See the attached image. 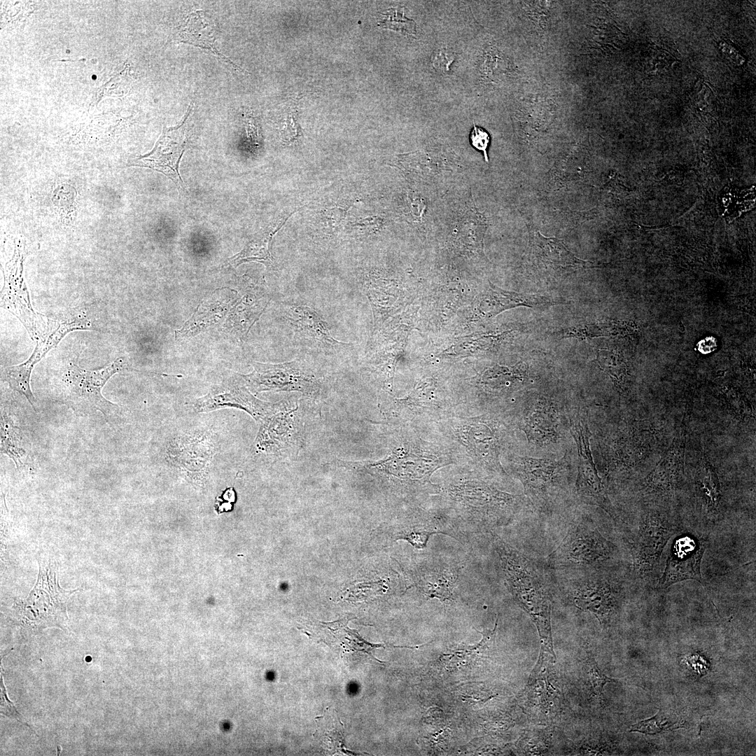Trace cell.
Masks as SVG:
<instances>
[{"label":"cell","mask_w":756,"mask_h":756,"mask_svg":"<svg viewBox=\"0 0 756 756\" xmlns=\"http://www.w3.org/2000/svg\"><path fill=\"white\" fill-rule=\"evenodd\" d=\"M505 585L531 616L540 636L551 645L550 594L543 575L529 559L501 540H494Z\"/></svg>","instance_id":"cell-1"},{"label":"cell","mask_w":756,"mask_h":756,"mask_svg":"<svg viewBox=\"0 0 756 756\" xmlns=\"http://www.w3.org/2000/svg\"><path fill=\"white\" fill-rule=\"evenodd\" d=\"M38 565L34 587L26 598L13 605L15 619L19 625L36 633L48 627L64 630L69 621L68 601L79 589L61 587L52 563L41 560Z\"/></svg>","instance_id":"cell-2"},{"label":"cell","mask_w":756,"mask_h":756,"mask_svg":"<svg viewBox=\"0 0 756 756\" xmlns=\"http://www.w3.org/2000/svg\"><path fill=\"white\" fill-rule=\"evenodd\" d=\"M126 360L118 358L97 370H85L71 363L63 377L64 402L77 414L99 411L107 419L118 405L106 400L102 389L115 374L126 369Z\"/></svg>","instance_id":"cell-3"},{"label":"cell","mask_w":756,"mask_h":756,"mask_svg":"<svg viewBox=\"0 0 756 756\" xmlns=\"http://www.w3.org/2000/svg\"><path fill=\"white\" fill-rule=\"evenodd\" d=\"M451 493L461 505L462 517L477 529L505 524L516 503L515 496L481 482L456 486Z\"/></svg>","instance_id":"cell-4"},{"label":"cell","mask_w":756,"mask_h":756,"mask_svg":"<svg viewBox=\"0 0 756 756\" xmlns=\"http://www.w3.org/2000/svg\"><path fill=\"white\" fill-rule=\"evenodd\" d=\"M253 370L240 374L249 390L262 391H296L313 397L320 391L322 382L318 375L302 360L281 363H253Z\"/></svg>","instance_id":"cell-5"},{"label":"cell","mask_w":756,"mask_h":756,"mask_svg":"<svg viewBox=\"0 0 756 756\" xmlns=\"http://www.w3.org/2000/svg\"><path fill=\"white\" fill-rule=\"evenodd\" d=\"M615 552L596 529L580 524L570 528L550 558L557 565L598 568L610 562Z\"/></svg>","instance_id":"cell-6"},{"label":"cell","mask_w":756,"mask_h":756,"mask_svg":"<svg viewBox=\"0 0 756 756\" xmlns=\"http://www.w3.org/2000/svg\"><path fill=\"white\" fill-rule=\"evenodd\" d=\"M4 286L1 292L4 308L16 316L24 324L32 340L36 342L46 340L53 331L55 321L36 313L31 306L29 295L22 275L21 255L18 254L6 265L4 272Z\"/></svg>","instance_id":"cell-7"},{"label":"cell","mask_w":756,"mask_h":756,"mask_svg":"<svg viewBox=\"0 0 756 756\" xmlns=\"http://www.w3.org/2000/svg\"><path fill=\"white\" fill-rule=\"evenodd\" d=\"M285 318L295 342L299 345L324 353L339 352L349 344L334 338L321 313L307 305H285Z\"/></svg>","instance_id":"cell-8"},{"label":"cell","mask_w":756,"mask_h":756,"mask_svg":"<svg viewBox=\"0 0 756 756\" xmlns=\"http://www.w3.org/2000/svg\"><path fill=\"white\" fill-rule=\"evenodd\" d=\"M192 110L189 106L183 120L177 126L164 128L154 149L131 162V165L148 167L169 178L180 192L185 190L178 172L179 162L186 150L188 136L186 123Z\"/></svg>","instance_id":"cell-9"},{"label":"cell","mask_w":756,"mask_h":756,"mask_svg":"<svg viewBox=\"0 0 756 756\" xmlns=\"http://www.w3.org/2000/svg\"><path fill=\"white\" fill-rule=\"evenodd\" d=\"M570 432L577 444L579 465L575 483L576 492L589 503L596 505L615 518V512L606 493L590 450L592 435L586 420L576 416L570 421Z\"/></svg>","instance_id":"cell-10"},{"label":"cell","mask_w":756,"mask_h":756,"mask_svg":"<svg viewBox=\"0 0 756 756\" xmlns=\"http://www.w3.org/2000/svg\"><path fill=\"white\" fill-rule=\"evenodd\" d=\"M281 404H272L256 398L243 383L230 382L214 387L209 393L194 403L197 412H207L225 407H234L248 412L258 422L263 424L279 412Z\"/></svg>","instance_id":"cell-11"},{"label":"cell","mask_w":756,"mask_h":756,"mask_svg":"<svg viewBox=\"0 0 756 756\" xmlns=\"http://www.w3.org/2000/svg\"><path fill=\"white\" fill-rule=\"evenodd\" d=\"M90 326L89 321L81 316L69 318L60 323L46 340L36 342V346L26 361L5 368L4 379L13 390L25 396L36 411V400L30 388V376L34 367L67 333L76 330H86Z\"/></svg>","instance_id":"cell-12"},{"label":"cell","mask_w":756,"mask_h":756,"mask_svg":"<svg viewBox=\"0 0 756 756\" xmlns=\"http://www.w3.org/2000/svg\"><path fill=\"white\" fill-rule=\"evenodd\" d=\"M674 532L675 526L666 518L647 514L632 548L634 568L639 575L645 576L653 571L666 542Z\"/></svg>","instance_id":"cell-13"},{"label":"cell","mask_w":756,"mask_h":756,"mask_svg":"<svg viewBox=\"0 0 756 756\" xmlns=\"http://www.w3.org/2000/svg\"><path fill=\"white\" fill-rule=\"evenodd\" d=\"M706 545L694 537L680 536L674 540L659 584L662 587L685 580L701 582V560Z\"/></svg>","instance_id":"cell-14"},{"label":"cell","mask_w":756,"mask_h":756,"mask_svg":"<svg viewBox=\"0 0 756 756\" xmlns=\"http://www.w3.org/2000/svg\"><path fill=\"white\" fill-rule=\"evenodd\" d=\"M459 568L454 564L426 560L418 562L410 570V580L429 598L442 601L453 600Z\"/></svg>","instance_id":"cell-15"},{"label":"cell","mask_w":756,"mask_h":756,"mask_svg":"<svg viewBox=\"0 0 756 756\" xmlns=\"http://www.w3.org/2000/svg\"><path fill=\"white\" fill-rule=\"evenodd\" d=\"M533 265L552 276H562L585 267L587 262L577 258L561 241L535 232L530 246Z\"/></svg>","instance_id":"cell-16"},{"label":"cell","mask_w":756,"mask_h":756,"mask_svg":"<svg viewBox=\"0 0 756 756\" xmlns=\"http://www.w3.org/2000/svg\"><path fill=\"white\" fill-rule=\"evenodd\" d=\"M303 629L309 637L323 641L342 654L363 652L374 658L371 651L384 647L365 640L356 631L348 627L346 620L328 623H307Z\"/></svg>","instance_id":"cell-17"},{"label":"cell","mask_w":756,"mask_h":756,"mask_svg":"<svg viewBox=\"0 0 756 756\" xmlns=\"http://www.w3.org/2000/svg\"><path fill=\"white\" fill-rule=\"evenodd\" d=\"M177 30V41L206 49L237 71H242L217 49V26L207 13L197 10L190 13Z\"/></svg>","instance_id":"cell-18"},{"label":"cell","mask_w":756,"mask_h":756,"mask_svg":"<svg viewBox=\"0 0 756 756\" xmlns=\"http://www.w3.org/2000/svg\"><path fill=\"white\" fill-rule=\"evenodd\" d=\"M170 460L186 472L206 471L214 454V446L204 435L197 434L176 440L168 450Z\"/></svg>","instance_id":"cell-19"},{"label":"cell","mask_w":756,"mask_h":756,"mask_svg":"<svg viewBox=\"0 0 756 756\" xmlns=\"http://www.w3.org/2000/svg\"><path fill=\"white\" fill-rule=\"evenodd\" d=\"M573 600L578 608L594 613L601 622L610 619L617 602L611 583L601 578L581 584L574 592Z\"/></svg>","instance_id":"cell-20"},{"label":"cell","mask_w":756,"mask_h":756,"mask_svg":"<svg viewBox=\"0 0 756 756\" xmlns=\"http://www.w3.org/2000/svg\"><path fill=\"white\" fill-rule=\"evenodd\" d=\"M519 475L526 493L545 494L554 484L563 461L550 458H519Z\"/></svg>","instance_id":"cell-21"},{"label":"cell","mask_w":756,"mask_h":756,"mask_svg":"<svg viewBox=\"0 0 756 756\" xmlns=\"http://www.w3.org/2000/svg\"><path fill=\"white\" fill-rule=\"evenodd\" d=\"M292 214L284 216L267 227L255 233L239 253L227 260V263L233 267H237L244 262H258L268 268L274 267V260L271 253L272 239Z\"/></svg>","instance_id":"cell-22"},{"label":"cell","mask_w":756,"mask_h":756,"mask_svg":"<svg viewBox=\"0 0 756 756\" xmlns=\"http://www.w3.org/2000/svg\"><path fill=\"white\" fill-rule=\"evenodd\" d=\"M438 533L456 536L454 527L448 522L434 518H408L393 528L392 538L404 540L416 549H424L430 538Z\"/></svg>","instance_id":"cell-23"},{"label":"cell","mask_w":756,"mask_h":756,"mask_svg":"<svg viewBox=\"0 0 756 756\" xmlns=\"http://www.w3.org/2000/svg\"><path fill=\"white\" fill-rule=\"evenodd\" d=\"M552 304L554 302L543 295L510 292L491 285L480 303L479 309L482 314L491 316L514 307H535Z\"/></svg>","instance_id":"cell-24"},{"label":"cell","mask_w":756,"mask_h":756,"mask_svg":"<svg viewBox=\"0 0 756 756\" xmlns=\"http://www.w3.org/2000/svg\"><path fill=\"white\" fill-rule=\"evenodd\" d=\"M682 456L683 434L681 433L650 473L645 486L656 491L668 490L675 486L682 466Z\"/></svg>","instance_id":"cell-25"},{"label":"cell","mask_w":756,"mask_h":756,"mask_svg":"<svg viewBox=\"0 0 756 756\" xmlns=\"http://www.w3.org/2000/svg\"><path fill=\"white\" fill-rule=\"evenodd\" d=\"M545 403H538L526 412L522 428L528 441L538 445L554 442L557 438L555 410Z\"/></svg>","instance_id":"cell-26"},{"label":"cell","mask_w":756,"mask_h":756,"mask_svg":"<svg viewBox=\"0 0 756 756\" xmlns=\"http://www.w3.org/2000/svg\"><path fill=\"white\" fill-rule=\"evenodd\" d=\"M318 728L314 737L318 739L322 747L330 753L349 754L344 741V726L336 710L328 708L325 714L316 718Z\"/></svg>","instance_id":"cell-27"},{"label":"cell","mask_w":756,"mask_h":756,"mask_svg":"<svg viewBox=\"0 0 756 756\" xmlns=\"http://www.w3.org/2000/svg\"><path fill=\"white\" fill-rule=\"evenodd\" d=\"M1 452L13 459L18 468L23 466L22 460L27 452L22 446V430L6 413L1 416Z\"/></svg>","instance_id":"cell-28"},{"label":"cell","mask_w":756,"mask_h":756,"mask_svg":"<svg viewBox=\"0 0 756 756\" xmlns=\"http://www.w3.org/2000/svg\"><path fill=\"white\" fill-rule=\"evenodd\" d=\"M526 375V368L522 363L510 368L496 365L484 372L482 382L492 389H503L523 383Z\"/></svg>","instance_id":"cell-29"},{"label":"cell","mask_w":756,"mask_h":756,"mask_svg":"<svg viewBox=\"0 0 756 756\" xmlns=\"http://www.w3.org/2000/svg\"><path fill=\"white\" fill-rule=\"evenodd\" d=\"M475 426L472 433L475 454L481 460L498 466V440L494 431L485 424Z\"/></svg>","instance_id":"cell-30"},{"label":"cell","mask_w":756,"mask_h":756,"mask_svg":"<svg viewBox=\"0 0 756 756\" xmlns=\"http://www.w3.org/2000/svg\"><path fill=\"white\" fill-rule=\"evenodd\" d=\"M675 719L674 715L659 710L654 716L633 724L630 732L654 735L664 731L673 730L680 728L681 725L680 722L675 721Z\"/></svg>","instance_id":"cell-31"},{"label":"cell","mask_w":756,"mask_h":756,"mask_svg":"<svg viewBox=\"0 0 756 756\" xmlns=\"http://www.w3.org/2000/svg\"><path fill=\"white\" fill-rule=\"evenodd\" d=\"M699 482L700 488L707 498L708 502L712 503L713 506L716 505L720 494L719 480L709 463L706 462L702 464L699 473Z\"/></svg>","instance_id":"cell-32"},{"label":"cell","mask_w":756,"mask_h":756,"mask_svg":"<svg viewBox=\"0 0 756 756\" xmlns=\"http://www.w3.org/2000/svg\"><path fill=\"white\" fill-rule=\"evenodd\" d=\"M386 27L397 30L404 35L414 36L416 34V23L407 18L402 10H393L388 13L385 18Z\"/></svg>","instance_id":"cell-33"},{"label":"cell","mask_w":756,"mask_h":756,"mask_svg":"<svg viewBox=\"0 0 756 756\" xmlns=\"http://www.w3.org/2000/svg\"><path fill=\"white\" fill-rule=\"evenodd\" d=\"M347 206H335L322 209L318 221L328 230H335L342 223L347 213Z\"/></svg>","instance_id":"cell-34"},{"label":"cell","mask_w":756,"mask_h":756,"mask_svg":"<svg viewBox=\"0 0 756 756\" xmlns=\"http://www.w3.org/2000/svg\"><path fill=\"white\" fill-rule=\"evenodd\" d=\"M586 666L589 679L592 687L596 694L599 698H601L603 696V686L606 683L615 682V680L608 678L602 673L596 661L590 654H589L587 658Z\"/></svg>","instance_id":"cell-35"},{"label":"cell","mask_w":756,"mask_h":756,"mask_svg":"<svg viewBox=\"0 0 756 756\" xmlns=\"http://www.w3.org/2000/svg\"><path fill=\"white\" fill-rule=\"evenodd\" d=\"M470 140L475 148L483 153L485 161L489 162L487 154V148L490 142L489 133L483 128L474 124L470 134Z\"/></svg>","instance_id":"cell-36"},{"label":"cell","mask_w":756,"mask_h":756,"mask_svg":"<svg viewBox=\"0 0 756 756\" xmlns=\"http://www.w3.org/2000/svg\"><path fill=\"white\" fill-rule=\"evenodd\" d=\"M454 60V55L450 50L440 48L435 50L431 57L433 67L439 73H448L450 66Z\"/></svg>","instance_id":"cell-37"},{"label":"cell","mask_w":756,"mask_h":756,"mask_svg":"<svg viewBox=\"0 0 756 756\" xmlns=\"http://www.w3.org/2000/svg\"><path fill=\"white\" fill-rule=\"evenodd\" d=\"M2 670L1 671V713L28 726L22 716L18 712L13 703L8 697L4 683Z\"/></svg>","instance_id":"cell-38"},{"label":"cell","mask_w":756,"mask_h":756,"mask_svg":"<svg viewBox=\"0 0 756 756\" xmlns=\"http://www.w3.org/2000/svg\"><path fill=\"white\" fill-rule=\"evenodd\" d=\"M722 51L733 63L742 64L744 58L739 50L732 44L727 42L721 44Z\"/></svg>","instance_id":"cell-39"},{"label":"cell","mask_w":756,"mask_h":756,"mask_svg":"<svg viewBox=\"0 0 756 756\" xmlns=\"http://www.w3.org/2000/svg\"><path fill=\"white\" fill-rule=\"evenodd\" d=\"M698 351L703 354L713 352L717 349V340L713 336H708L699 341L696 344Z\"/></svg>","instance_id":"cell-40"}]
</instances>
